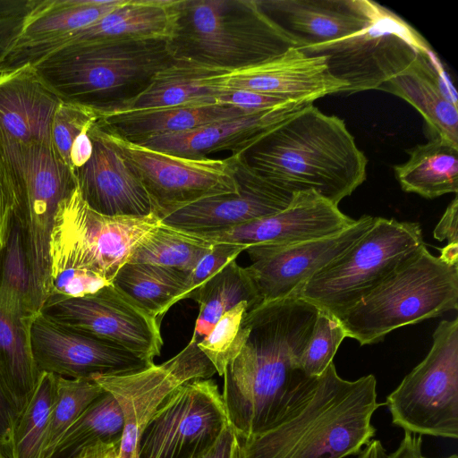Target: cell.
Segmentation results:
<instances>
[{"instance_id": "obj_1", "label": "cell", "mask_w": 458, "mask_h": 458, "mask_svg": "<svg viewBox=\"0 0 458 458\" xmlns=\"http://www.w3.org/2000/svg\"><path fill=\"white\" fill-rule=\"evenodd\" d=\"M377 402L374 375L341 377L334 363L318 377H305L273 421L241 440L240 458H345L372 440Z\"/></svg>"}, {"instance_id": "obj_2", "label": "cell", "mask_w": 458, "mask_h": 458, "mask_svg": "<svg viewBox=\"0 0 458 458\" xmlns=\"http://www.w3.org/2000/svg\"><path fill=\"white\" fill-rule=\"evenodd\" d=\"M253 173L290 193L314 191L338 206L367 177L368 160L345 123L312 105L238 156Z\"/></svg>"}, {"instance_id": "obj_3", "label": "cell", "mask_w": 458, "mask_h": 458, "mask_svg": "<svg viewBox=\"0 0 458 458\" xmlns=\"http://www.w3.org/2000/svg\"><path fill=\"white\" fill-rule=\"evenodd\" d=\"M174 60L166 39H131L67 46L30 66L62 102L100 115L125 109Z\"/></svg>"}, {"instance_id": "obj_4", "label": "cell", "mask_w": 458, "mask_h": 458, "mask_svg": "<svg viewBox=\"0 0 458 458\" xmlns=\"http://www.w3.org/2000/svg\"><path fill=\"white\" fill-rule=\"evenodd\" d=\"M167 45L171 55L233 72L299 47L257 0H177Z\"/></svg>"}, {"instance_id": "obj_5", "label": "cell", "mask_w": 458, "mask_h": 458, "mask_svg": "<svg viewBox=\"0 0 458 458\" xmlns=\"http://www.w3.org/2000/svg\"><path fill=\"white\" fill-rule=\"evenodd\" d=\"M458 309V262L426 246L336 318L346 337L378 343L393 330Z\"/></svg>"}, {"instance_id": "obj_6", "label": "cell", "mask_w": 458, "mask_h": 458, "mask_svg": "<svg viewBox=\"0 0 458 458\" xmlns=\"http://www.w3.org/2000/svg\"><path fill=\"white\" fill-rule=\"evenodd\" d=\"M424 246L418 223L377 217L364 235L314 274L294 295L337 318Z\"/></svg>"}, {"instance_id": "obj_7", "label": "cell", "mask_w": 458, "mask_h": 458, "mask_svg": "<svg viewBox=\"0 0 458 458\" xmlns=\"http://www.w3.org/2000/svg\"><path fill=\"white\" fill-rule=\"evenodd\" d=\"M20 182V206L14 219L21 227L30 274L31 301L36 314L50 295L49 241L59 203L77 187L73 170L52 143L21 145L4 139Z\"/></svg>"}, {"instance_id": "obj_8", "label": "cell", "mask_w": 458, "mask_h": 458, "mask_svg": "<svg viewBox=\"0 0 458 458\" xmlns=\"http://www.w3.org/2000/svg\"><path fill=\"white\" fill-rule=\"evenodd\" d=\"M160 219L108 216L91 209L78 187L58 205L49 241L50 275L84 269L111 283L135 244Z\"/></svg>"}, {"instance_id": "obj_9", "label": "cell", "mask_w": 458, "mask_h": 458, "mask_svg": "<svg viewBox=\"0 0 458 458\" xmlns=\"http://www.w3.org/2000/svg\"><path fill=\"white\" fill-rule=\"evenodd\" d=\"M427 356L386 397L392 423L420 436L458 438V318L442 320Z\"/></svg>"}, {"instance_id": "obj_10", "label": "cell", "mask_w": 458, "mask_h": 458, "mask_svg": "<svg viewBox=\"0 0 458 458\" xmlns=\"http://www.w3.org/2000/svg\"><path fill=\"white\" fill-rule=\"evenodd\" d=\"M299 48L324 57L330 74L346 83L344 92L349 93L378 89L406 70L419 53L432 50L414 28L381 5L370 25L360 32Z\"/></svg>"}, {"instance_id": "obj_11", "label": "cell", "mask_w": 458, "mask_h": 458, "mask_svg": "<svg viewBox=\"0 0 458 458\" xmlns=\"http://www.w3.org/2000/svg\"><path fill=\"white\" fill-rule=\"evenodd\" d=\"M103 131L141 182L160 220L200 199L237 191L233 156L182 157Z\"/></svg>"}, {"instance_id": "obj_12", "label": "cell", "mask_w": 458, "mask_h": 458, "mask_svg": "<svg viewBox=\"0 0 458 458\" xmlns=\"http://www.w3.org/2000/svg\"><path fill=\"white\" fill-rule=\"evenodd\" d=\"M229 424L222 394L209 378L173 391L148 422L139 458H199Z\"/></svg>"}, {"instance_id": "obj_13", "label": "cell", "mask_w": 458, "mask_h": 458, "mask_svg": "<svg viewBox=\"0 0 458 458\" xmlns=\"http://www.w3.org/2000/svg\"><path fill=\"white\" fill-rule=\"evenodd\" d=\"M41 312L64 327L112 343L150 363L160 355L161 321L112 284L83 297L51 295Z\"/></svg>"}, {"instance_id": "obj_14", "label": "cell", "mask_w": 458, "mask_h": 458, "mask_svg": "<svg viewBox=\"0 0 458 458\" xmlns=\"http://www.w3.org/2000/svg\"><path fill=\"white\" fill-rule=\"evenodd\" d=\"M215 373L214 366L191 337L180 352L162 364L126 375L93 377L122 409L120 458H139V441L148 422L173 391L191 380L210 378Z\"/></svg>"}, {"instance_id": "obj_15", "label": "cell", "mask_w": 458, "mask_h": 458, "mask_svg": "<svg viewBox=\"0 0 458 458\" xmlns=\"http://www.w3.org/2000/svg\"><path fill=\"white\" fill-rule=\"evenodd\" d=\"M30 339L38 369L64 377L126 375L155 364L112 343L64 327L42 312L30 324Z\"/></svg>"}, {"instance_id": "obj_16", "label": "cell", "mask_w": 458, "mask_h": 458, "mask_svg": "<svg viewBox=\"0 0 458 458\" xmlns=\"http://www.w3.org/2000/svg\"><path fill=\"white\" fill-rule=\"evenodd\" d=\"M363 215L339 233L292 245H254L246 249L245 267L262 301L294 293L314 274L342 256L376 222Z\"/></svg>"}, {"instance_id": "obj_17", "label": "cell", "mask_w": 458, "mask_h": 458, "mask_svg": "<svg viewBox=\"0 0 458 458\" xmlns=\"http://www.w3.org/2000/svg\"><path fill=\"white\" fill-rule=\"evenodd\" d=\"M337 205L309 190L294 192L289 205L275 214L233 227L191 233L213 244L292 245L341 233L355 222Z\"/></svg>"}, {"instance_id": "obj_18", "label": "cell", "mask_w": 458, "mask_h": 458, "mask_svg": "<svg viewBox=\"0 0 458 458\" xmlns=\"http://www.w3.org/2000/svg\"><path fill=\"white\" fill-rule=\"evenodd\" d=\"M177 0H124L94 23L53 38L16 46L0 72L32 65L67 46L113 40L166 39L172 35Z\"/></svg>"}, {"instance_id": "obj_19", "label": "cell", "mask_w": 458, "mask_h": 458, "mask_svg": "<svg viewBox=\"0 0 458 458\" xmlns=\"http://www.w3.org/2000/svg\"><path fill=\"white\" fill-rule=\"evenodd\" d=\"M234 158L235 192L208 197L169 215L160 222L187 232L203 233L233 227L286 208L293 193L269 183Z\"/></svg>"}, {"instance_id": "obj_20", "label": "cell", "mask_w": 458, "mask_h": 458, "mask_svg": "<svg viewBox=\"0 0 458 458\" xmlns=\"http://www.w3.org/2000/svg\"><path fill=\"white\" fill-rule=\"evenodd\" d=\"M90 158L74 170L81 198L94 211L108 216H147L152 204L141 182L121 153L96 124L89 130Z\"/></svg>"}, {"instance_id": "obj_21", "label": "cell", "mask_w": 458, "mask_h": 458, "mask_svg": "<svg viewBox=\"0 0 458 458\" xmlns=\"http://www.w3.org/2000/svg\"><path fill=\"white\" fill-rule=\"evenodd\" d=\"M220 83L225 91L251 90L309 103L347 89L346 83L330 74L324 57L306 55L299 47L262 64L225 72Z\"/></svg>"}, {"instance_id": "obj_22", "label": "cell", "mask_w": 458, "mask_h": 458, "mask_svg": "<svg viewBox=\"0 0 458 458\" xmlns=\"http://www.w3.org/2000/svg\"><path fill=\"white\" fill-rule=\"evenodd\" d=\"M299 47L323 45L370 25L379 4L369 0H257Z\"/></svg>"}, {"instance_id": "obj_23", "label": "cell", "mask_w": 458, "mask_h": 458, "mask_svg": "<svg viewBox=\"0 0 458 458\" xmlns=\"http://www.w3.org/2000/svg\"><path fill=\"white\" fill-rule=\"evenodd\" d=\"M310 105L312 104L244 114L190 131L133 143L188 158H203L223 150L231 151L232 156H239L268 131Z\"/></svg>"}, {"instance_id": "obj_24", "label": "cell", "mask_w": 458, "mask_h": 458, "mask_svg": "<svg viewBox=\"0 0 458 458\" xmlns=\"http://www.w3.org/2000/svg\"><path fill=\"white\" fill-rule=\"evenodd\" d=\"M62 101L30 65L0 73V134L12 142L52 143V124Z\"/></svg>"}, {"instance_id": "obj_25", "label": "cell", "mask_w": 458, "mask_h": 458, "mask_svg": "<svg viewBox=\"0 0 458 458\" xmlns=\"http://www.w3.org/2000/svg\"><path fill=\"white\" fill-rule=\"evenodd\" d=\"M378 89L394 94L416 108L428 129L458 146V108L454 90L445 80L433 50L420 52L403 72Z\"/></svg>"}, {"instance_id": "obj_26", "label": "cell", "mask_w": 458, "mask_h": 458, "mask_svg": "<svg viewBox=\"0 0 458 458\" xmlns=\"http://www.w3.org/2000/svg\"><path fill=\"white\" fill-rule=\"evenodd\" d=\"M249 114L226 105L176 106L127 109L98 115L96 124L131 142L190 131L214 122Z\"/></svg>"}, {"instance_id": "obj_27", "label": "cell", "mask_w": 458, "mask_h": 458, "mask_svg": "<svg viewBox=\"0 0 458 458\" xmlns=\"http://www.w3.org/2000/svg\"><path fill=\"white\" fill-rule=\"evenodd\" d=\"M225 72H228L174 59L123 110L216 105L225 92L220 82Z\"/></svg>"}, {"instance_id": "obj_28", "label": "cell", "mask_w": 458, "mask_h": 458, "mask_svg": "<svg viewBox=\"0 0 458 458\" xmlns=\"http://www.w3.org/2000/svg\"><path fill=\"white\" fill-rule=\"evenodd\" d=\"M407 153L408 160L394 166L403 191L426 199L457 194L458 146L437 137Z\"/></svg>"}, {"instance_id": "obj_29", "label": "cell", "mask_w": 458, "mask_h": 458, "mask_svg": "<svg viewBox=\"0 0 458 458\" xmlns=\"http://www.w3.org/2000/svg\"><path fill=\"white\" fill-rule=\"evenodd\" d=\"M31 322L0 310V377L19 415L31 399L42 373L31 351Z\"/></svg>"}, {"instance_id": "obj_30", "label": "cell", "mask_w": 458, "mask_h": 458, "mask_svg": "<svg viewBox=\"0 0 458 458\" xmlns=\"http://www.w3.org/2000/svg\"><path fill=\"white\" fill-rule=\"evenodd\" d=\"M124 0H37L16 46L63 36L101 19ZM15 46V47H16Z\"/></svg>"}, {"instance_id": "obj_31", "label": "cell", "mask_w": 458, "mask_h": 458, "mask_svg": "<svg viewBox=\"0 0 458 458\" xmlns=\"http://www.w3.org/2000/svg\"><path fill=\"white\" fill-rule=\"evenodd\" d=\"M189 299L199 306L192 335L197 342L212 329L218 319L242 301L251 308L262 302L258 291L246 271L233 260L208 279Z\"/></svg>"}, {"instance_id": "obj_32", "label": "cell", "mask_w": 458, "mask_h": 458, "mask_svg": "<svg viewBox=\"0 0 458 458\" xmlns=\"http://www.w3.org/2000/svg\"><path fill=\"white\" fill-rule=\"evenodd\" d=\"M188 273L148 263H124L111 284L148 313L162 320Z\"/></svg>"}, {"instance_id": "obj_33", "label": "cell", "mask_w": 458, "mask_h": 458, "mask_svg": "<svg viewBox=\"0 0 458 458\" xmlns=\"http://www.w3.org/2000/svg\"><path fill=\"white\" fill-rule=\"evenodd\" d=\"M212 246L199 236L160 222L140 239L126 262L148 263L189 273Z\"/></svg>"}, {"instance_id": "obj_34", "label": "cell", "mask_w": 458, "mask_h": 458, "mask_svg": "<svg viewBox=\"0 0 458 458\" xmlns=\"http://www.w3.org/2000/svg\"><path fill=\"white\" fill-rule=\"evenodd\" d=\"M123 430L122 409L105 390L64 434L51 458H73L84 447L103 442H121Z\"/></svg>"}, {"instance_id": "obj_35", "label": "cell", "mask_w": 458, "mask_h": 458, "mask_svg": "<svg viewBox=\"0 0 458 458\" xmlns=\"http://www.w3.org/2000/svg\"><path fill=\"white\" fill-rule=\"evenodd\" d=\"M3 253L0 310L15 318L31 322L37 314L32 308L30 274L21 227L15 219Z\"/></svg>"}, {"instance_id": "obj_36", "label": "cell", "mask_w": 458, "mask_h": 458, "mask_svg": "<svg viewBox=\"0 0 458 458\" xmlns=\"http://www.w3.org/2000/svg\"><path fill=\"white\" fill-rule=\"evenodd\" d=\"M57 397V376L42 372L34 394L14 425L10 458H43V442Z\"/></svg>"}, {"instance_id": "obj_37", "label": "cell", "mask_w": 458, "mask_h": 458, "mask_svg": "<svg viewBox=\"0 0 458 458\" xmlns=\"http://www.w3.org/2000/svg\"><path fill=\"white\" fill-rule=\"evenodd\" d=\"M104 392L94 379L57 376V397L45 434L43 458L52 457L64 434Z\"/></svg>"}, {"instance_id": "obj_38", "label": "cell", "mask_w": 458, "mask_h": 458, "mask_svg": "<svg viewBox=\"0 0 458 458\" xmlns=\"http://www.w3.org/2000/svg\"><path fill=\"white\" fill-rule=\"evenodd\" d=\"M345 337L339 320L318 310L311 334L300 359V369L303 375L309 377L321 375L333 363V358Z\"/></svg>"}, {"instance_id": "obj_39", "label": "cell", "mask_w": 458, "mask_h": 458, "mask_svg": "<svg viewBox=\"0 0 458 458\" xmlns=\"http://www.w3.org/2000/svg\"><path fill=\"white\" fill-rule=\"evenodd\" d=\"M252 308L242 301L225 312L212 329L198 342L199 350L223 377L230 360L236 354V342L241 324L246 313Z\"/></svg>"}, {"instance_id": "obj_40", "label": "cell", "mask_w": 458, "mask_h": 458, "mask_svg": "<svg viewBox=\"0 0 458 458\" xmlns=\"http://www.w3.org/2000/svg\"><path fill=\"white\" fill-rule=\"evenodd\" d=\"M97 120L98 114L90 109L60 103L53 120L51 140L58 155L70 167V152L74 140Z\"/></svg>"}, {"instance_id": "obj_41", "label": "cell", "mask_w": 458, "mask_h": 458, "mask_svg": "<svg viewBox=\"0 0 458 458\" xmlns=\"http://www.w3.org/2000/svg\"><path fill=\"white\" fill-rule=\"evenodd\" d=\"M19 206V174L0 137V254L5 248Z\"/></svg>"}, {"instance_id": "obj_42", "label": "cell", "mask_w": 458, "mask_h": 458, "mask_svg": "<svg viewBox=\"0 0 458 458\" xmlns=\"http://www.w3.org/2000/svg\"><path fill=\"white\" fill-rule=\"evenodd\" d=\"M246 250L242 245L231 243H215L210 250L204 255L197 265L188 273L182 288L173 300V307L178 301L189 299L208 279L218 272L227 263L235 260L238 255Z\"/></svg>"}, {"instance_id": "obj_43", "label": "cell", "mask_w": 458, "mask_h": 458, "mask_svg": "<svg viewBox=\"0 0 458 458\" xmlns=\"http://www.w3.org/2000/svg\"><path fill=\"white\" fill-rule=\"evenodd\" d=\"M50 295L78 298L94 293L111 283L84 269H64L50 275Z\"/></svg>"}, {"instance_id": "obj_44", "label": "cell", "mask_w": 458, "mask_h": 458, "mask_svg": "<svg viewBox=\"0 0 458 458\" xmlns=\"http://www.w3.org/2000/svg\"><path fill=\"white\" fill-rule=\"evenodd\" d=\"M216 103L235 106L249 113L313 104L244 89L225 90L217 98Z\"/></svg>"}, {"instance_id": "obj_45", "label": "cell", "mask_w": 458, "mask_h": 458, "mask_svg": "<svg viewBox=\"0 0 458 458\" xmlns=\"http://www.w3.org/2000/svg\"><path fill=\"white\" fill-rule=\"evenodd\" d=\"M18 417L0 377V451L8 458L11 457L13 432Z\"/></svg>"}, {"instance_id": "obj_46", "label": "cell", "mask_w": 458, "mask_h": 458, "mask_svg": "<svg viewBox=\"0 0 458 458\" xmlns=\"http://www.w3.org/2000/svg\"><path fill=\"white\" fill-rule=\"evenodd\" d=\"M29 13L0 17V68L15 47Z\"/></svg>"}, {"instance_id": "obj_47", "label": "cell", "mask_w": 458, "mask_h": 458, "mask_svg": "<svg viewBox=\"0 0 458 458\" xmlns=\"http://www.w3.org/2000/svg\"><path fill=\"white\" fill-rule=\"evenodd\" d=\"M241 440L228 424L216 442L199 458H240Z\"/></svg>"}, {"instance_id": "obj_48", "label": "cell", "mask_w": 458, "mask_h": 458, "mask_svg": "<svg viewBox=\"0 0 458 458\" xmlns=\"http://www.w3.org/2000/svg\"><path fill=\"white\" fill-rule=\"evenodd\" d=\"M458 199L457 194L446 208L434 229V237L438 241L447 240V246L458 248Z\"/></svg>"}, {"instance_id": "obj_49", "label": "cell", "mask_w": 458, "mask_h": 458, "mask_svg": "<svg viewBox=\"0 0 458 458\" xmlns=\"http://www.w3.org/2000/svg\"><path fill=\"white\" fill-rule=\"evenodd\" d=\"M91 126L84 129L72 145L70 162L73 172L87 163L92 155L93 144L89 134V130Z\"/></svg>"}, {"instance_id": "obj_50", "label": "cell", "mask_w": 458, "mask_h": 458, "mask_svg": "<svg viewBox=\"0 0 458 458\" xmlns=\"http://www.w3.org/2000/svg\"><path fill=\"white\" fill-rule=\"evenodd\" d=\"M422 436L404 431L397 448L384 458H425L422 453Z\"/></svg>"}, {"instance_id": "obj_51", "label": "cell", "mask_w": 458, "mask_h": 458, "mask_svg": "<svg viewBox=\"0 0 458 458\" xmlns=\"http://www.w3.org/2000/svg\"><path fill=\"white\" fill-rule=\"evenodd\" d=\"M120 444L98 441L81 449L73 458H120Z\"/></svg>"}, {"instance_id": "obj_52", "label": "cell", "mask_w": 458, "mask_h": 458, "mask_svg": "<svg viewBox=\"0 0 458 458\" xmlns=\"http://www.w3.org/2000/svg\"><path fill=\"white\" fill-rule=\"evenodd\" d=\"M37 0H0V17L29 13Z\"/></svg>"}, {"instance_id": "obj_53", "label": "cell", "mask_w": 458, "mask_h": 458, "mask_svg": "<svg viewBox=\"0 0 458 458\" xmlns=\"http://www.w3.org/2000/svg\"><path fill=\"white\" fill-rule=\"evenodd\" d=\"M0 458H8L6 455H4L1 451H0Z\"/></svg>"}]
</instances>
